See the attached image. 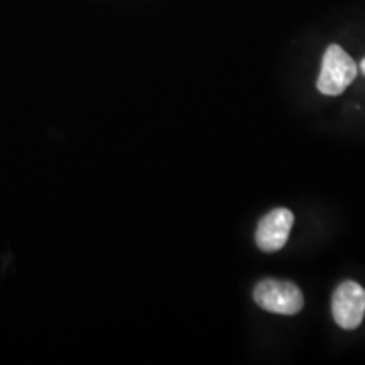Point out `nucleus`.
I'll return each mask as SVG.
<instances>
[{
    "label": "nucleus",
    "instance_id": "nucleus-5",
    "mask_svg": "<svg viewBox=\"0 0 365 365\" xmlns=\"http://www.w3.org/2000/svg\"><path fill=\"white\" fill-rule=\"evenodd\" d=\"M360 70H362L364 75H365V58L362 59V63H360Z\"/></svg>",
    "mask_w": 365,
    "mask_h": 365
},
{
    "label": "nucleus",
    "instance_id": "nucleus-3",
    "mask_svg": "<svg viewBox=\"0 0 365 365\" xmlns=\"http://www.w3.org/2000/svg\"><path fill=\"white\" fill-rule=\"evenodd\" d=\"M331 313L336 325L344 330H355L364 322L365 289L359 282L345 281L336 287L331 298Z\"/></svg>",
    "mask_w": 365,
    "mask_h": 365
},
{
    "label": "nucleus",
    "instance_id": "nucleus-4",
    "mask_svg": "<svg viewBox=\"0 0 365 365\" xmlns=\"http://www.w3.org/2000/svg\"><path fill=\"white\" fill-rule=\"evenodd\" d=\"M294 223V215L287 208H276L269 212L266 217L259 222L257 232H255V242L257 247L264 252H276L284 247L289 237L291 227Z\"/></svg>",
    "mask_w": 365,
    "mask_h": 365
},
{
    "label": "nucleus",
    "instance_id": "nucleus-2",
    "mask_svg": "<svg viewBox=\"0 0 365 365\" xmlns=\"http://www.w3.org/2000/svg\"><path fill=\"white\" fill-rule=\"evenodd\" d=\"M254 299L262 309L277 314L299 313L303 309V293L293 282L264 279L254 287Z\"/></svg>",
    "mask_w": 365,
    "mask_h": 365
},
{
    "label": "nucleus",
    "instance_id": "nucleus-1",
    "mask_svg": "<svg viewBox=\"0 0 365 365\" xmlns=\"http://www.w3.org/2000/svg\"><path fill=\"white\" fill-rule=\"evenodd\" d=\"M355 76H357V65H355L354 59L340 46H328L325 56H323L322 71L318 76V90L323 95L335 97V95L344 93L349 88Z\"/></svg>",
    "mask_w": 365,
    "mask_h": 365
}]
</instances>
